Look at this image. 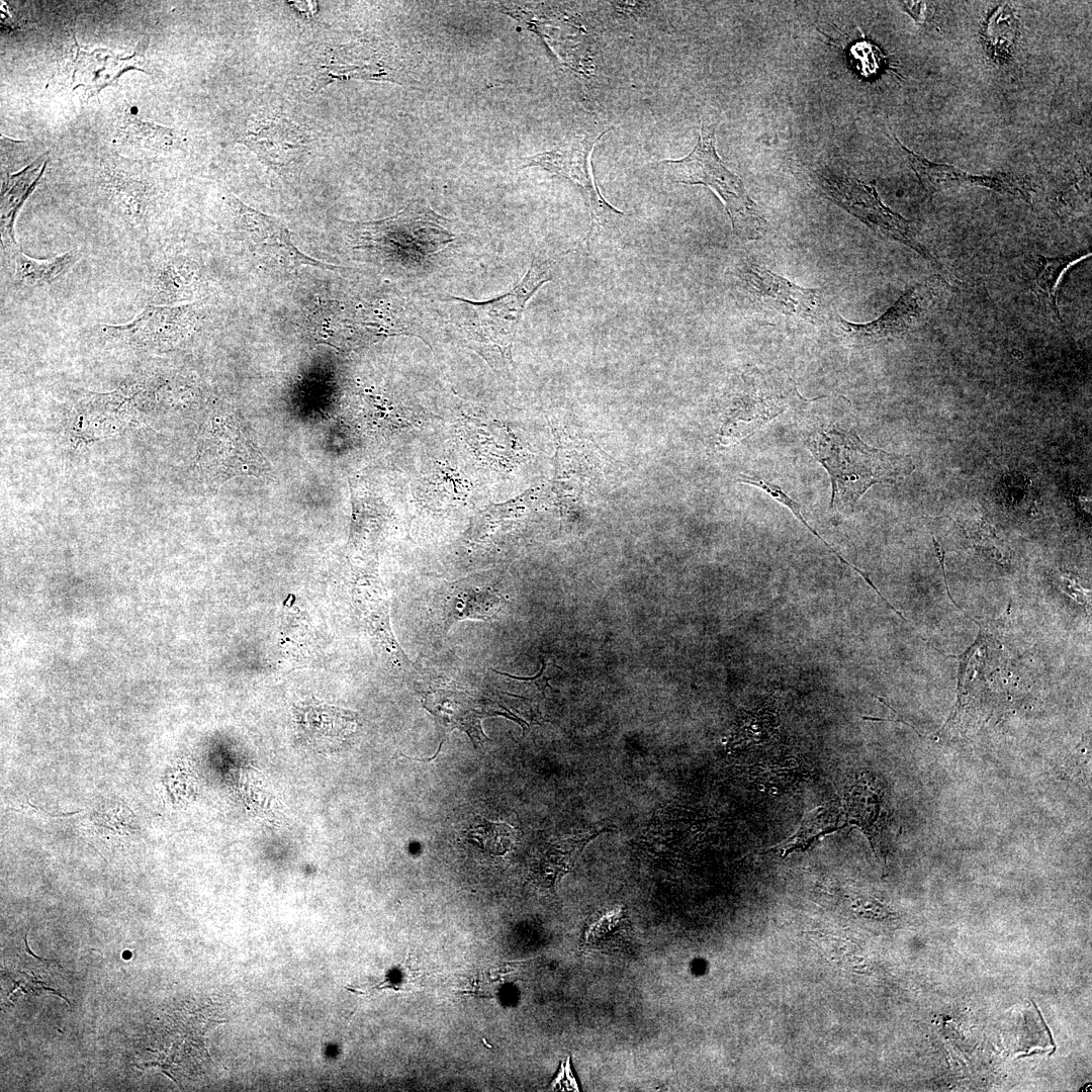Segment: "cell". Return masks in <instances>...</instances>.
I'll return each instance as SVG.
<instances>
[{
	"mask_svg": "<svg viewBox=\"0 0 1092 1092\" xmlns=\"http://www.w3.org/2000/svg\"><path fill=\"white\" fill-rule=\"evenodd\" d=\"M308 324L314 340L342 350L388 336L414 334L396 314L367 302L329 300L311 310Z\"/></svg>",
	"mask_w": 1092,
	"mask_h": 1092,
	"instance_id": "cell-8",
	"label": "cell"
},
{
	"mask_svg": "<svg viewBox=\"0 0 1092 1092\" xmlns=\"http://www.w3.org/2000/svg\"><path fill=\"white\" fill-rule=\"evenodd\" d=\"M198 281V271L191 262L181 257L165 258L156 265L151 275L150 304L176 305L189 300L197 289Z\"/></svg>",
	"mask_w": 1092,
	"mask_h": 1092,
	"instance_id": "cell-21",
	"label": "cell"
},
{
	"mask_svg": "<svg viewBox=\"0 0 1092 1092\" xmlns=\"http://www.w3.org/2000/svg\"><path fill=\"white\" fill-rule=\"evenodd\" d=\"M902 4H903L904 9L913 18H915L917 21L924 22L925 19L927 18V12H928V7H929L927 2L909 1V2H903Z\"/></svg>",
	"mask_w": 1092,
	"mask_h": 1092,
	"instance_id": "cell-33",
	"label": "cell"
},
{
	"mask_svg": "<svg viewBox=\"0 0 1092 1092\" xmlns=\"http://www.w3.org/2000/svg\"><path fill=\"white\" fill-rule=\"evenodd\" d=\"M13 260V280L27 287H41L66 274L81 258L74 249L51 259H33L19 247L10 251Z\"/></svg>",
	"mask_w": 1092,
	"mask_h": 1092,
	"instance_id": "cell-25",
	"label": "cell"
},
{
	"mask_svg": "<svg viewBox=\"0 0 1092 1092\" xmlns=\"http://www.w3.org/2000/svg\"><path fill=\"white\" fill-rule=\"evenodd\" d=\"M735 276L740 292L762 310L820 326L833 309L821 289L799 286L761 265L746 262Z\"/></svg>",
	"mask_w": 1092,
	"mask_h": 1092,
	"instance_id": "cell-9",
	"label": "cell"
},
{
	"mask_svg": "<svg viewBox=\"0 0 1092 1092\" xmlns=\"http://www.w3.org/2000/svg\"><path fill=\"white\" fill-rule=\"evenodd\" d=\"M446 221L427 204L413 201L383 219L343 222L355 248L386 261L421 264L454 240Z\"/></svg>",
	"mask_w": 1092,
	"mask_h": 1092,
	"instance_id": "cell-3",
	"label": "cell"
},
{
	"mask_svg": "<svg viewBox=\"0 0 1092 1092\" xmlns=\"http://www.w3.org/2000/svg\"><path fill=\"white\" fill-rule=\"evenodd\" d=\"M547 666H548V663L544 659H542V666H541L539 672L536 675L530 676V677L515 676V675H512V674H509V673H506V672H502V671H497V670L495 672L498 673V674H502V675H506L507 677L513 678L515 680H520V681H523L525 684L534 685L536 690H538L542 695H544L545 689L549 686L548 681H549V679L551 677L550 674H549L550 672L547 670Z\"/></svg>",
	"mask_w": 1092,
	"mask_h": 1092,
	"instance_id": "cell-32",
	"label": "cell"
},
{
	"mask_svg": "<svg viewBox=\"0 0 1092 1092\" xmlns=\"http://www.w3.org/2000/svg\"><path fill=\"white\" fill-rule=\"evenodd\" d=\"M239 142L282 177L293 176L309 151L305 129L283 114L250 119Z\"/></svg>",
	"mask_w": 1092,
	"mask_h": 1092,
	"instance_id": "cell-12",
	"label": "cell"
},
{
	"mask_svg": "<svg viewBox=\"0 0 1092 1092\" xmlns=\"http://www.w3.org/2000/svg\"><path fill=\"white\" fill-rule=\"evenodd\" d=\"M739 480H740L741 482H743V483H748V484H751V485H753V486H756V487H758V488L762 489V490H763V491H765V492H766V493H767L768 495H770V496H771L772 498H775V499H776L777 502H779V503H781L782 505H784V506H786L787 508H789V510H790V511H791V512L793 513V515H794V516H795V517H796V518H797V519H798V520H799V521H800V522H801L802 524H804V526H805V527H806V528H807V529H808V530H809L810 532H812V534H813L814 536H816V537H817L818 539H820V540H821V542H822V543H823V544H824V545H825L826 547H828V549H829V550H830V551H831V552H832V553H833V554H834V555H835V556L837 557V559H838V560H839V561H840L841 563H843V564H846L847 566L851 567V568H852L853 570H855V571H856L857 573H859V575H860V576H861V577H862V578H863V579H864V580H866V581H867V582H868V583H869V584H870V585H871L872 587H874V589H875V590L877 589V587L875 586V584L873 583V581H872V580L870 579L869 575H868V574H867L866 572H863L862 570H860V569H859V568H857L856 566L852 565V564H851L850 562H848V561H847L846 559H844V558H843V557H842V556H841V555H840V554H839V553H838V552H837V551H836V550H835V549H834V548H833L832 546H830V545H829V544H828V543H827V542H826V541H825V540H824V539H823V538H822V537H821V536H820V535H819V534L817 533V531H816V530H815V529H814L813 527H811V526H810V525H809V524H808V523L806 522V520H805V519L803 518V516H802V515H801V513H800V509H801V508H800V505H799V504H798L797 502H795V500H794L793 498H791V497H790V496H789V495H788V494H787V493H786V492H785V491H784V490H783V489H782V488H781L780 486H778V485H776V484H774V483L767 482V481H765L764 479L758 478V477H756V476L740 475V478H739Z\"/></svg>",
	"mask_w": 1092,
	"mask_h": 1092,
	"instance_id": "cell-30",
	"label": "cell"
},
{
	"mask_svg": "<svg viewBox=\"0 0 1092 1092\" xmlns=\"http://www.w3.org/2000/svg\"><path fill=\"white\" fill-rule=\"evenodd\" d=\"M715 128L704 122L693 151L679 160H664L659 165L671 181L701 184L722 200L734 234L743 240L761 238L767 229L760 207L749 196L742 180L726 168L715 148Z\"/></svg>",
	"mask_w": 1092,
	"mask_h": 1092,
	"instance_id": "cell-4",
	"label": "cell"
},
{
	"mask_svg": "<svg viewBox=\"0 0 1092 1092\" xmlns=\"http://www.w3.org/2000/svg\"><path fill=\"white\" fill-rule=\"evenodd\" d=\"M116 158L108 156L103 159L99 173L100 187L126 221L144 226L153 202L152 185L121 167Z\"/></svg>",
	"mask_w": 1092,
	"mask_h": 1092,
	"instance_id": "cell-16",
	"label": "cell"
},
{
	"mask_svg": "<svg viewBox=\"0 0 1092 1092\" xmlns=\"http://www.w3.org/2000/svg\"><path fill=\"white\" fill-rule=\"evenodd\" d=\"M476 704L468 694L455 690H437L427 695L425 702L446 729L457 727L479 740L484 736L479 722L484 713Z\"/></svg>",
	"mask_w": 1092,
	"mask_h": 1092,
	"instance_id": "cell-24",
	"label": "cell"
},
{
	"mask_svg": "<svg viewBox=\"0 0 1092 1092\" xmlns=\"http://www.w3.org/2000/svg\"><path fill=\"white\" fill-rule=\"evenodd\" d=\"M849 56L855 70L864 77L877 75L885 59L882 52L869 41L855 42L849 49Z\"/></svg>",
	"mask_w": 1092,
	"mask_h": 1092,
	"instance_id": "cell-31",
	"label": "cell"
},
{
	"mask_svg": "<svg viewBox=\"0 0 1092 1092\" xmlns=\"http://www.w3.org/2000/svg\"><path fill=\"white\" fill-rule=\"evenodd\" d=\"M77 44L76 42L75 57L71 63V85L73 88L83 86L86 93L90 95L97 94L104 87L115 83L118 77L127 70H142L138 64L143 51L136 50L129 57H119L104 49L87 52Z\"/></svg>",
	"mask_w": 1092,
	"mask_h": 1092,
	"instance_id": "cell-18",
	"label": "cell"
},
{
	"mask_svg": "<svg viewBox=\"0 0 1092 1092\" xmlns=\"http://www.w3.org/2000/svg\"><path fill=\"white\" fill-rule=\"evenodd\" d=\"M949 292L948 282L940 275H932L908 289L873 322L849 323L833 308L825 325L840 344L855 348L870 347L901 338L923 325Z\"/></svg>",
	"mask_w": 1092,
	"mask_h": 1092,
	"instance_id": "cell-5",
	"label": "cell"
},
{
	"mask_svg": "<svg viewBox=\"0 0 1092 1092\" xmlns=\"http://www.w3.org/2000/svg\"><path fill=\"white\" fill-rule=\"evenodd\" d=\"M115 133L124 146L154 151L173 148L179 142L175 129L144 121L129 112L118 120Z\"/></svg>",
	"mask_w": 1092,
	"mask_h": 1092,
	"instance_id": "cell-28",
	"label": "cell"
},
{
	"mask_svg": "<svg viewBox=\"0 0 1092 1092\" xmlns=\"http://www.w3.org/2000/svg\"><path fill=\"white\" fill-rule=\"evenodd\" d=\"M843 815L849 825L868 837L877 857L885 860L888 806L884 788L876 777L862 771L853 778L845 790Z\"/></svg>",
	"mask_w": 1092,
	"mask_h": 1092,
	"instance_id": "cell-15",
	"label": "cell"
},
{
	"mask_svg": "<svg viewBox=\"0 0 1092 1092\" xmlns=\"http://www.w3.org/2000/svg\"><path fill=\"white\" fill-rule=\"evenodd\" d=\"M1018 19L1014 9L1007 4L998 7L989 17L985 39L994 58L1005 59L1015 41Z\"/></svg>",
	"mask_w": 1092,
	"mask_h": 1092,
	"instance_id": "cell-29",
	"label": "cell"
},
{
	"mask_svg": "<svg viewBox=\"0 0 1092 1092\" xmlns=\"http://www.w3.org/2000/svg\"><path fill=\"white\" fill-rule=\"evenodd\" d=\"M196 303L178 305L148 304L131 322L102 325L108 337L145 351L174 349L193 331L198 318Z\"/></svg>",
	"mask_w": 1092,
	"mask_h": 1092,
	"instance_id": "cell-11",
	"label": "cell"
},
{
	"mask_svg": "<svg viewBox=\"0 0 1092 1092\" xmlns=\"http://www.w3.org/2000/svg\"><path fill=\"white\" fill-rule=\"evenodd\" d=\"M897 142L908 157L921 182L927 188L943 189L953 186H981L1000 192L1025 195L1024 188L1010 177L972 175L952 166L932 163L906 149L898 140Z\"/></svg>",
	"mask_w": 1092,
	"mask_h": 1092,
	"instance_id": "cell-20",
	"label": "cell"
},
{
	"mask_svg": "<svg viewBox=\"0 0 1092 1092\" xmlns=\"http://www.w3.org/2000/svg\"><path fill=\"white\" fill-rule=\"evenodd\" d=\"M363 46H342L326 50L313 65L314 92L335 80L349 78L380 79L388 72L375 57H366Z\"/></svg>",
	"mask_w": 1092,
	"mask_h": 1092,
	"instance_id": "cell-19",
	"label": "cell"
},
{
	"mask_svg": "<svg viewBox=\"0 0 1092 1092\" xmlns=\"http://www.w3.org/2000/svg\"><path fill=\"white\" fill-rule=\"evenodd\" d=\"M804 442L830 476L834 510L852 508L873 484L895 483L914 469L910 458L873 448L834 422L813 426Z\"/></svg>",
	"mask_w": 1092,
	"mask_h": 1092,
	"instance_id": "cell-2",
	"label": "cell"
},
{
	"mask_svg": "<svg viewBox=\"0 0 1092 1092\" xmlns=\"http://www.w3.org/2000/svg\"><path fill=\"white\" fill-rule=\"evenodd\" d=\"M502 603V597L489 587L455 584L443 599L445 630L464 619L487 620L499 612Z\"/></svg>",
	"mask_w": 1092,
	"mask_h": 1092,
	"instance_id": "cell-23",
	"label": "cell"
},
{
	"mask_svg": "<svg viewBox=\"0 0 1092 1092\" xmlns=\"http://www.w3.org/2000/svg\"><path fill=\"white\" fill-rule=\"evenodd\" d=\"M839 828H841L840 813L832 807L820 806L804 815L799 829L793 836L769 848L768 851L779 852L784 857L796 850H806L819 838Z\"/></svg>",
	"mask_w": 1092,
	"mask_h": 1092,
	"instance_id": "cell-27",
	"label": "cell"
},
{
	"mask_svg": "<svg viewBox=\"0 0 1092 1092\" xmlns=\"http://www.w3.org/2000/svg\"><path fill=\"white\" fill-rule=\"evenodd\" d=\"M1090 255L1087 250L1060 255L1056 257L1037 256L1035 261V274L1031 280V290L1036 294L1040 304L1052 316L1062 323V317L1057 305L1056 286L1062 273L1074 262Z\"/></svg>",
	"mask_w": 1092,
	"mask_h": 1092,
	"instance_id": "cell-26",
	"label": "cell"
},
{
	"mask_svg": "<svg viewBox=\"0 0 1092 1092\" xmlns=\"http://www.w3.org/2000/svg\"><path fill=\"white\" fill-rule=\"evenodd\" d=\"M235 231L251 257L263 267L293 273L304 266L326 270L343 267L325 263L301 252L291 240L292 233L280 218L245 204L236 195L224 196Z\"/></svg>",
	"mask_w": 1092,
	"mask_h": 1092,
	"instance_id": "cell-7",
	"label": "cell"
},
{
	"mask_svg": "<svg viewBox=\"0 0 1092 1092\" xmlns=\"http://www.w3.org/2000/svg\"><path fill=\"white\" fill-rule=\"evenodd\" d=\"M611 129L597 135L580 133L565 139L549 151L528 157L521 168L542 169L572 182L582 193L590 216L589 236L595 229L607 228L624 213L605 200L594 179L590 157L596 143Z\"/></svg>",
	"mask_w": 1092,
	"mask_h": 1092,
	"instance_id": "cell-10",
	"label": "cell"
},
{
	"mask_svg": "<svg viewBox=\"0 0 1092 1092\" xmlns=\"http://www.w3.org/2000/svg\"><path fill=\"white\" fill-rule=\"evenodd\" d=\"M210 437L204 440V465L212 472L231 477L234 474L257 475L265 471L266 462L257 448L242 432L234 418L217 419Z\"/></svg>",
	"mask_w": 1092,
	"mask_h": 1092,
	"instance_id": "cell-14",
	"label": "cell"
},
{
	"mask_svg": "<svg viewBox=\"0 0 1092 1092\" xmlns=\"http://www.w3.org/2000/svg\"><path fill=\"white\" fill-rule=\"evenodd\" d=\"M795 383L757 369L737 376L725 393L723 439L738 440L791 407L806 403Z\"/></svg>",
	"mask_w": 1092,
	"mask_h": 1092,
	"instance_id": "cell-6",
	"label": "cell"
},
{
	"mask_svg": "<svg viewBox=\"0 0 1092 1092\" xmlns=\"http://www.w3.org/2000/svg\"><path fill=\"white\" fill-rule=\"evenodd\" d=\"M824 191L848 211L885 237L911 248L936 267L937 257L903 217L884 206L875 189L856 180L821 177Z\"/></svg>",
	"mask_w": 1092,
	"mask_h": 1092,
	"instance_id": "cell-13",
	"label": "cell"
},
{
	"mask_svg": "<svg viewBox=\"0 0 1092 1092\" xmlns=\"http://www.w3.org/2000/svg\"><path fill=\"white\" fill-rule=\"evenodd\" d=\"M294 714L301 735L321 747H336L346 742L358 725L354 713L320 703L298 706Z\"/></svg>",
	"mask_w": 1092,
	"mask_h": 1092,
	"instance_id": "cell-17",
	"label": "cell"
},
{
	"mask_svg": "<svg viewBox=\"0 0 1092 1092\" xmlns=\"http://www.w3.org/2000/svg\"><path fill=\"white\" fill-rule=\"evenodd\" d=\"M47 154L41 155L16 174H6L1 189V238L6 250L18 248L14 238V220L26 198L36 187L46 170Z\"/></svg>",
	"mask_w": 1092,
	"mask_h": 1092,
	"instance_id": "cell-22",
	"label": "cell"
},
{
	"mask_svg": "<svg viewBox=\"0 0 1092 1092\" xmlns=\"http://www.w3.org/2000/svg\"><path fill=\"white\" fill-rule=\"evenodd\" d=\"M568 254H537L522 280L507 293L484 301L450 296L455 302L454 327L467 346L493 369L509 372L512 348L529 299L552 280L559 261Z\"/></svg>",
	"mask_w": 1092,
	"mask_h": 1092,
	"instance_id": "cell-1",
	"label": "cell"
}]
</instances>
